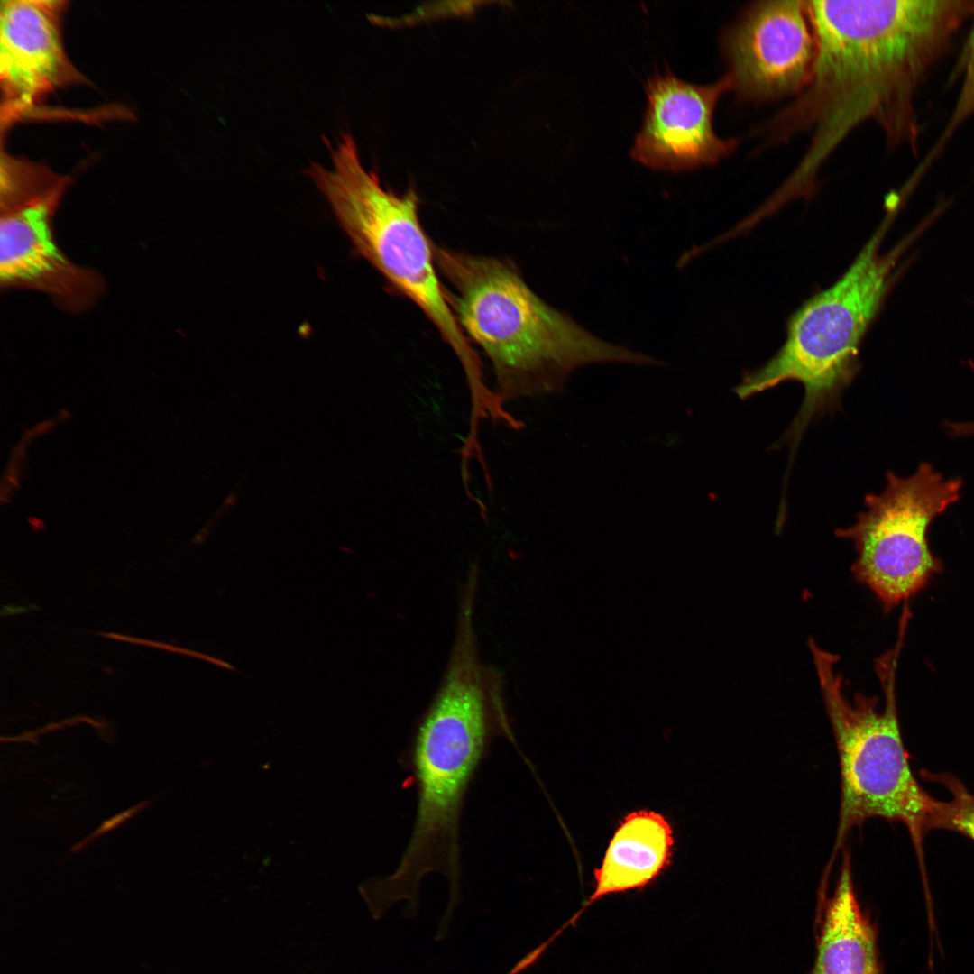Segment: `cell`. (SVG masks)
<instances>
[{
  "label": "cell",
  "mask_w": 974,
  "mask_h": 974,
  "mask_svg": "<svg viewBox=\"0 0 974 974\" xmlns=\"http://www.w3.org/2000/svg\"><path fill=\"white\" fill-rule=\"evenodd\" d=\"M674 834L666 818L655 811L627 814L616 828L600 866L585 908L602 897L643 888L670 864Z\"/></svg>",
  "instance_id": "4fadbf2b"
},
{
  "label": "cell",
  "mask_w": 974,
  "mask_h": 974,
  "mask_svg": "<svg viewBox=\"0 0 974 974\" xmlns=\"http://www.w3.org/2000/svg\"><path fill=\"white\" fill-rule=\"evenodd\" d=\"M61 0H3L0 7L2 124L58 89L87 82L66 53Z\"/></svg>",
  "instance_id": "8fae6325"
},
{
  "label": "cell",
  "mask_w": 974,
  "mask_h": 974,
  "mask_svg": "<svg viewBox=\"0 0 974 974\" xmlns=\"http://www.w3.org/2000/svg\"><path fill=\"white\" fill-rule=\"evenodd\" d=\"M944 426L947 428L948 433L952 436L960 437L974 435V422L955 423L946 421Z\"/></svg>",
  "instance_id": "e0dca14e"
},
{
  "label": "cell",
  "mask_w": 974,
  "mask_h": 974,
  "mask_svg": "<svg viewBox=\"0 0 974 974\" xmlns=\"http://www.w3.org/2000/svg\"><path fill=\"white\" fill-rule=\"evenodd\" d=\"M950 792L948 801L935 799L927 831L942 829L956 832L974 841V795L950 774L923 773Z\"/></svg>",
  "instance_id": "5bb4252c"
},
{
  "label": "cell",
  "mask_w": 974,
  "mask_h": 974,
  "mask_svg": "<svg viewBox=\"0 0 974 974\" xmlns=\"http://www.w3.org/2000/svg\"><path fill=\"white\" fill-rule=\"evenodd\" d=\"M434 250L460 327L492 363L501 404L561 392L572 373L589 364H662L594 335L547 304L511 261L436 244Z\"/></svg>",
  "instance_id": "3957f363"
},
{
  "label": "cell",
  "mask_w": 974,
  "mask_h": 974,
  "mask_svg": "<svg viewBox=\"0 0 974 974\" xmlns=\"http://www.w3.org/2000/svg\"><path fill=\"white\" fill-rule=\"evenodd\" d=\"M954 75L960 76V88L952 113L938 142L921 164L927 170L957 130L974 115V24L966 39Z\"/></svg>",
  "instance_id": "9a60e30c"
},
{
  "label": "cell",
  "mask_w": 974,
  "mask_h": 974,
  "mask_svg": "<svg viewBox=\"0 0 974 974\" xmlns=\"http://www.w3.org/2000/svg\"><path fill=\"white\" fill-rule=\"evenodd\" d=\"M878 494L865 497L856 522L838 528L857 554L851 573L889 612L926 587L943 570L932 552L927 533L933 521L960 497L962 480L945 478L926 462L907 477L889 471Z\"/></svg>",
  "instance_id": "52a82bcc"
},
{
  "label": "cell",
  "mask_w": 974,
  "mask_h": 974,
  "mask_svg": "<svg viewBox=\"0 0 974 974\" xmlns=\"http://www.w3.org/2000/svg\"><path fill=\"white\" fill-rule=\"evenodd\" d=\"M910 619L909 614H901L896 645L874 662L884 692L882 709L877 697L861 693L850 701L842 676L835 669L839 657L820 648L813 639L808 641L841 770L839 824L829 868L849 832L876 817L905 824L923 859V841L935 799L923 790L911 769L896 694L898 659Z\"/></svg>",
  "instance_id": "277c9868"
},
{
  "label": "cell",
  "mask_w": 974,
  "mask_h": 974,
  "mask_svg": "<svg viewBox=\"0 0 974 974\" xmlns=\"http://www.w3.org/2000/svg\"><path fill=\"white\" fill-rule=\"evenodd\" d=\"M497 737L512 740L500 672L479 657L473 625L455 630L451 655L433 700L420 718L408 750L417 789L411 835L396 870L366 883L372 908L384 914L405 900L403 915L418 912L425 876L442 874L449 884L444 923L460 900V822L470 784Z\"/></svg>",
  "instance_id": "7a4b0ae2"
},
{
  "label": "cell",
  "mask_w": 974,
  "mask_h": 974,
  "mask_svg": "<svg viewBox=\"0 0 974 974\" xmlns=\"http://www.w3.org/2000/svg\"><path fill=\"white\" fill-rule=\"evenodd\" d=\"M333 168L310 161L305 173L330 205L355 252L385 279L389 289L413 302L436 326L459 359L464 373L482 368L447 301L435 259V244L423 228L419 198L413 188H385L364 169L354 139L342 133L326 142Z\"/></svg>",
  "instance_id": "5b68a950"
},
{
  "label": "cell",
  "mask_w": 974,
  "mask_h": 974,
  "mask_svg": "<svg viewBox=\"0 0 974 974\" xmlns=\"http://www.w3.org/2000/svg\"><path fill=\"white\" fill-rule=\"evenodd\" d=\"M648 105L631 150L634 160L673 172L718 163L739 142L721 138L713 118L721 97L730 91L726 75L707 85L686 82L671 71L657 72L645 86Z\"/></svg>",
  "instance_id": "30bf717a"
},
{
  "label": "cell",
  "mask_w": 974,
  "mask_h": 974,
  "mask_svg": "<svg viewBox=\"0 0 974 974\" xmlns=\"http://www.w3.org/2000/svg\"><path fill=\"white\" fill-rule=\"evenodd\" d=\"M70 183L44 164L1 152L0 286L43 293L60 309L79 314L98 301L105 281L57 243L53 220Z\"/></svg>",
  "instance_id": "ba28073f"
},
{
  "label": "cell",
  "mask_w": 974,
  "mask_h": 974,
  "mask_svg": "<svg viewBox=\"0 0 974 974\" xmlns=\"http://www.w3.org/2000/svg\"><path fill=\"white\" fill-rule=\"evenodd\" d=\"M816 39L809 80L759 130L764 145L810 135L776 194L809 195L833 152L860 124H876L890 148L917 153L916 94L951 50L974 0L807 1Z\"/></svg>",
  "instance_id": "6da1fadb"
},
{
  "label": "cell",
  "mask_w": 974,
  "mask_h": 974,
  "mask_svg": "<svg viewBox=\"0 0 974 974\" xmlns=\"http://www.w3.org/2000/svg\"><path fill=\"white\" fill-rule=\"evenodd\" d=\"M721 51L739 101L767 104L795 96L809 80L816 53L807 1L750 4L723 31Z\"/></svg>",
  "instance_id": "9c48e42d"
},
{
  "label": "cell",
  "mask_w": 974,
  "mask_h": 974,
  "mask_svg": "<svg viewBox=\"0 0 974 974\" xmlns=\"http://www.w3.org/2000/svg\"><path fill=\"white\" fill-rule=\"evenodd\" d=\"M150 804H151L150 800L141 802L138 804L127 809L126 811L122 812V813L113 816L109 820L103 822L101 823V825L95 832H93L91 834H89L87 837H86L81 841L75 844L71 848L70 851L72 853L79 852L81 850L86 848L87 845H89L95 840L101 837L105 833L112 831L113 829L118 827L119 825H121L126 820L132 818L136 813H139L140 812H142V810L147 808Z\"/></svg>",
  "instance_id": "2e32d148"
},
{
  "label": "cell",
  "mask_w": 974,
  "mask_h": 974,
  "mask_svg": "<svg viewBox=\"0 0 974 974\" xmlns=\"http://www.w3.org/2000/svg\"><path fill=\"white\" fill-rule=\"evenodd\" d=\"M822 879L815 910L814 960L808 974H883L878 930L862 908L845 853L832 891Z\"/></svg>",
  "instance_id": "7c38bea8"
},
{
  "label": "cell",
  "mask_w": 974,
  "mask_h": 974,
  "mask_svg": "<svg viewBox=\"0 0 974 974\" xmlns=\"http://www.w3.org/2000/svg\"><path fill=\"white\" fill-rule=\"evenodd\" d=\"M889 216L841 277L791 316L777 353L735 388L745 400L787 381L804 386V400L787 434L792 446L813 417L836 406L859 371L861 342L890 287L897 259L896 251L878 253Z\"/></svg>",
  "instance_id": "8992f818"
}]
</instances>
